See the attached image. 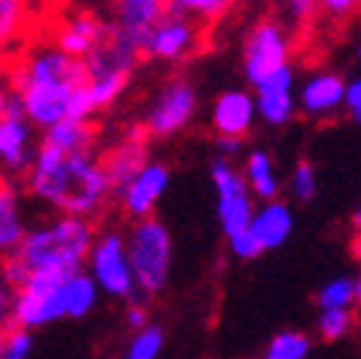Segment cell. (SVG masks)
<instances>
[{
    "label": "cell",
    "mask_w": 361,
    "mask_h": 359,
    "mask_svg": "<svg viewBox=\"0 0 361 359\" xmlns=\"http://www.w3.org/2000/svg\"><path fill=\"white\" fill-rule=\"evenodd\" d=\"M40 141L63 153H98V126L92 118H61L40 129Z\"/></svg>",
    "instance_id": "19"
},
{
    "label": "cell",
    "mask_w": 361,
    "mask_h": 359,
    "mask_svg": "<svg viewBox=\"0 0 361 359\" xmlns=\"http://www.w3.org/2000/svg\"><path fill=\"white\" fill-rule=\"evenodd\" d=\"M290 52H293V40L284 23L269 18L258 20L244 37V55H241L244 78L255 86L264 75L279 69L281 64H290Z\"/></svg>",
    "instance_id": "9"
},
{
    "label": "cell",
    "mask_w": 361,
    "mask_h": 359,
    "mask_svg": "<svg viewBox=\"0 0 361 359\" xmlns=\"http://www.w3.org/2000/svg\"><path fill=\"white\" fill-rule=\"evenodd\" d=\"M0 69H4V66H0Z\"/></svg>",
    "instance_id": "42"
},
{
    "label": "cell",
    "mask_w": 361,
    "mask_h": 359,
    "mask_svg": "<svg viewBox=\"0 0 361 359\" xmlns=\"http://www.w3.org/2000/svg\"><path fill=\"white\" fill-rule=\"evenodd\" d=\"M295 228V216L290 210V204H284L281 199H267L252 210V218L247 224V230L252 233V239L258 242V247L267 250H276L281 247L290 233Z\"/></svg>",
    "instance_id": "16"
},
{
    "label": "cell",
    "mask_w": 361,
    "mask_h": 359,
    "mask_svg": "<svg viewBox=\"0 0 361 359\" xmlns=\"http://www.w3.org/2000/svg\"><path fill=\"white\" fill-rule=\"evenodd\" d=\"M235 6V0H169V9L195 18L201 26L215 23Z\"/></svg>",
    "instance_id": "26"
},
{
    "label": "cell",
    "mask_w": 361,
    "mask_h": 359,
    "mask_svg": "<svg viewBox=\"0 0 361 359\" xmlns=\"http://www.w3.org/2000/svg\"><path fill=\"white\" fill-rule=\"evenodd\" d=\"M204 43L201 23L184 12L166 9L141 37V55L158 64H180L195 55Z\"/></svg>",
    "instance_id": "7"
},
{
    "label": "cell",
    "mask_w": 361,
    "mask_h": 359,
    "mask_svg": "<svg viewBox=\"0 0 361 359\" xmlns=\"http://www.w3.org/2000/svg\"><path fill=\"white\" fill-rule=\"evenodd\" d=\"M255 95L247 89H227L212 101L209 110V124L215 129V136H235L247 139L255 126Z\"/></svg>",
    "instance_id": "14"
},
{
    "label": "cell",
    "mask_w": 361,
    "mask_h": 359,
    "mask_svg": "<svg viewBox=\"0 0 361 359\" xmlns=\"http://www.w3.org/2000/svg\"><path fill=\"white\" fill-rule=\"evenodd\" d=\"M198 115V93L187 78H169L152 95L144 112V132L149 139H172L184 132Z\"/></svg>",
    "instance_id": "6"
},
{
    "label": "cell",
    "mask_w": 361,
    "mask_h": 359,
    "mask_svg": "<svg viewBox=\"0 0 361 359\" xmlns=\"http://www.w3.org/2000/svg\"><path fill=\"white\" fill-rule=\"evenodd\" d=\"M106 35H109V23L101 20L98 15H92V12H72V15H66L58 23L52 40L58 43L63 52L86 58Z\"/></svg>",
    "instance_id": "17"
},
{
    "label": "cell",
    "mask_w": 361,
    "mask_h": 359,
    "mask_svg": "<svg viewBox=\"0 0 361 359\" xmlns=\"http://www.w3.org/2000/svg\"><path fill=\"white\" fill-rule=\"evenodd\" d=\"M95 239L92 218L55 213L52 218H43L29 224L23 239L12 253L0 259L4 273L18 288L29 273H72L83 267L86 250Z\"/></svg>",
    "instance_id": "3"
},
{
    "label": "cell",
    "mask_w": 361,
    "mask_h": 359,
    "mask_svg": "<svg viewBox=\"0 0 361 359\" xmlns=\"http://www.w3.org/2000/svg\"><path fill=\"white\" fill-rule=\"evenodd\" d=\"M35 351V336L29 328H20V325H9L6 334H4V353L6 359H26L32 356Z\"/></svg>",
    "instance_id": "29"
},
{
    "label": "cell",
    "mask_w": 361,
    "mask_h": 359,
    "mask_svg": "<svg viewBox=\"0 0 361 359\" xmlns=\"http://www.w3.org/2000/svg\"><path fill=\"white\" fill-rule=\"evenodd\" d=\"M315 187H319V182H315V167L310 161H298L293 167V178H290L293 199L295 201H310L315 196Z\"/></svg>",
    "instance_id": "30"
},
{
    "label": "cell",
    "mask_w": 361,
    "mask_h": 359,
    "mask_svg": "<svg viewBox=\"0 0 361 359\" xmlns=\"http://www.w3.org/2000/svg\"><path fill=\"white\" fill-rule=\"evenodd\" d=\"M12 296H15V285L9 282V276L4 273V264H0V331L12 325Z\"/></svg>",
    "instance_id": "33"
},
{
    "label": "cell",
    "mask_w": 361,
    "mask_h": 359,
    "mask_svg": "<svg viewBox=\"0 0 361 359\" xmlns=\"http://www.w3.org/2000/svg\"><path fill=\"white\" fill-rule=\"evenodd\" d=\"M319 307H353L355 305V279L350 276H341V279H333L327 282L319 296H315Z\"/></svg>",
    "instance_id": "28"
},
{
    "label": "cell",
    "mask_w": 361,
    "mask_h": 359,
    "mask_svg": "<svg viewBox=\"0 0 361 359\" xmlns=\"http://www.w3.org/2000/svg\"><path fill=\"white\" fill-rule=\"evenodd\" d=\"M4 334H6V331H0V353H4Z\"/></svg>",
    "instance_id": "41"
},
{
    "label": "cell",
    "mask_w": 361,
    "mask_h": 359,
    "mask_svg": "<svg viewBox=\"0 0 361 359\" xmlns=\"http://www.w3.org/2000/svg\"><path fill=\"white\" fill-rule=\"evenodd\" d=\"M166 187H169V167L158 158H147V164L115 196L129 218H144V216H155V207L164 199Z\"/></svg>",
    "instance_id": "10"
},
{
    "label": "cell",
    "mask_w": 361,
    "mask_h": 359,
    "mask_svg": "<svg viewBox=\"0 0 361 359\" xmlns=\"http://www.w3.org/2000/svg\"><path fill=\"white\" fill-rule=\"evenodd\" d=\"M29 228L23 210V187L15 175L0 172V259L12 253Z\"/></svg>",
    "instance_id": "18"
},
{
    "label": "cell",
    "mask_w": 361,
    "mask_h": 359,
    "mask_svg": "<svg viewBox=\"0 0 361 359\" xmlns=\"http://www.w3.org/2000/svg\"><path fill=\"white\" fill-rule=\"evenodd\" d=\"M215 147H218V155L230 158V161H235V158L244 155V139H235V136H218L215 139Z\"/></svg>",
    "instance_id": "37"
},
{
    "label": "cell",
    "mask_w": 361,
    "mask_h": 359,
    "mask_svg": "<svg viewBox=\"0 0 361 359\" xmlns=\"http://www.w3.org/2000/svg\"><path fill=\"white\" fill-rule=\"evenodd\" d=\"M209 178L215 187V213H218V224L224 236L244 230L255 210V196L247 184L244 172L230 158L218 155L209 167Z\"/></svg>",
    "instance_id": "8"
},
{
    "label": "cell",
    "mask_w": 361,
    "mask_h": 359,
    "mask_svg": "<svg viewBox=\"0 0 361 359\" xmlns=\"http://www.w3.org/2000/svg\"><path fill=\"white\" fill-rule=\"evenodd\" d=\"M355 305H361V273L355 276Z\"/></svg>",
    "instance_id": "39"
},
{
    "label": "cell",
    "mask_w": 361,
    "mask_h": 359,
    "mask_svg": "<svg viewBox=\"0 0 361 359\" xmlns=\"http://www.w3.org/2000/svg\"><path fill=\"white\" fill-rule=\"evenodd\" d=\"M355 58H358V64H361V40H358V49H355Z\"/></svg>",
    "instance_id": "40"
},
{
    "label": "cell",
    "mask_w": 361,
    "mask_h": 359,
    "mask_svg": "<svg viewBox=\"0 0 361 359\" xmlns=\"http://www.w3.org/2000/svg\"><path fill=\"white\" fill-rule=\"evenodd\" d=\"M6 78L18 95L20 112L47 129L61 118H95L86 98V64L63 52L55 40H37L9 58Z\"/></svg>",
    "instance_id": "1"
},
{
    "label": "cell",
    "mask_w": 361,
    "mask_h": 359,
    "mask_svg": "<svg viewBox=\"0 0 361 359\" xmlns=\"http://www.w3.org/2000/svg\"><path fill=\"white\" fill-rule=\"evenodd\" d=\"M123 242L138 296L141 299L158 296L166 288L172 271V236L166 224L158 221L155 216L132 218L129 230L123 233Z\"/></svg>",
    "instance_id": "4"
},
{
    "label": "cell",
    "mask_w": 361,
    "mask_h": 359,
    "mask_svg": "<svg viewBox=\"0 0 361 359\" xmlns=\"http://www.w3.org/2000/svg\"><path fill=\"white\" fill-rule=\"evenodd\" d=\"M341 110H347L350 118L361 124V75L353 78V81H344V101H341Z\"/></svg>",
    "instance_id": "34"
},
{
    "label": "cell",
    "mask_w": 361,
    "mask_h": 359,
    "mask_svg": "<svg viewBox=\"0 0 361 359\" xmlns=\"http://www.w3.org/2000/svg\"><path fill=\"white\" fill-rule=\"evenodd\" d=\"M227 245H230V253H233L235 259H241V261L258 259V256L264 253L247 228H244V230H238V233H233V236H227Z\"/></svg>",
    "instance_id": "31"
},
{
    "label": "cell",
    "mask_w": 361,
    "mask_h": 359,
    "mask_svg": "<svg viewBox=\"0 0 361 359\" xmlns=\"http://www.w3.org/2000/svg\"><path fill=\"white\" fill-rule=\"evenodd\" d=\"M344 101V78L338 72H312L295 86V104L312 121L333 118Z\"/></svg>",
    "instance_id": "12"
},
{
    "label": "cell",
    "mask_w": 361,
    "mask_h": 359,
    "mask_svg": "<svg viewBox=\"0 0 361 359\" xmlns=\"http://www.w3.org/2000/svg\"><path fill=\"white\" fill-rule=\"evenodd\" d=\"M315 9L324 12L330 20H347L361 9V0H315Z\"/></svg>",
    "instance_id": "32"
},
{
    "label": "cell",
    "mask_w": 361,
    "mask_h": 359,
    "mask_svg": "<svg viewBox=\"0 0 361 359\" xmlns=\"http://www.w3.org/2000/svg\"><path fill=\"white\" fill-rule=\"evenodd\" d=\"M61 299H63V313L66 319H83L95 310L101 290L95 285V279L86 273V267L72 271L63 282H61Z\"/></svg>",
    "instance_id": "20"
},
{
    "label": "cell",
    "mask_w": 361,
    "mask_h": 359,
    "mask_svg": "<svg viewBox=\"0 0 361 359\" xmlns=\"http://www.w3.org/2000/svg\"><path fill=\"white\" fill-rule=\"evenodd\" d=\"M244 158V178H247V184L255 196V201H267V199H279L281 193V182H279V172H276V164L273 158H269V153L264 150H250Z\"/></svg>",
    "instance_id": "21"
},
{
    "label": "cell",
    "mask_w": 361,
    "mask_h": 359,
    "mask_svg": "<svg viewBox=\"0 0 361 359\" xmlns=\"http://www.w3.org/2000/svg\"><path fill=\"white\" fill-rule=\"evenodd\" d=\"M23 187L49 210L83 218H95L112 199L98 153H63L40 139L23 172Z\"/></svg>",
    "instance_id": "2"
},
{
    "label": "cell",
    "mask_w": 361,
    "mask_h": 359,
    "mask_svg": "<svg viewBox=\"0 0 361 359\" xmlns=\"http://www.w3.org/2000/svg\"><path fill=\"white\" fill-rule=\"evenodd\" d=\"M86 273L95 279L98 290L109 299L118 302H129L138 296L135 288V276H132V264L126 256V242L121 230H95V239L86 250L83 259Z\"/></svg>",
    "instance_id": "5"
},
{
    "label": "cell",
    "mask_w": 361,
    "mask_h": 359,
    "mask_svg": "<svg viewBox=\"0 0 361 359\" xmlns=\"http://www.w3.org/2000/svg\"><path fill=\"white\" fill-rule=\"evenodd\" d=\"M312 353V339L301 331H279L264 348L267 359H304Z\"/></svg>",
    "instance_id": "24"
},
{
    "label": "cell",
    "mask_w": 361,
    "mask_h": 359,
    "mask_svg": "<svg viewBox=\"0 0 361 359\" xmlns=\"http://www.w3.org/2000/svg\"><path fill=\"white\" fill-rule=\"evenodd\" d=\"M169 9V0H112L109 29L141 49V37Z\"/></svg>",
    "instance_id": "15"
},
{
    "label": "cell",
    "mask_w": 361,
    "mask_h": 359,
    "mask_svg": "<svg viewBox=\"0 0 361 359\" xmlns=\"http://www.w3.org/2000/svg\"><path fill=\"white\" fill-rule=\"evenodd\" d=\"M29 23V0H0V61L15 55V47Z\"/></svg>",
    "instance_id": "22"
},
{
    "label": "cell",
    "mask_w": 361,
    "mask_h": 359,
    "mask_svg": "<svg viewBox=\"0 0 361 359\" xmlns=\"http://www.w3.org/2000/svg\"><path fill=\"white\" fill-rule=\"evenodd\" d=\"M164 351V331L152 322L141 325V328H135L129 342H126V359H155L161 356Z\"/></svg>",
    "instance_id": "25"
},
{
    "label": "cell",
    "mask_w": 361,
    "mask_h": 359,
    "mask_svg": "<svg viewBox=\"0 0 361 359\" xmlns=\"http://www.w3.org/2000/svg\"><path fill=\"white\" fill-rule=\"evenodd\" d=\"M355 328L353 307H322L319 313V336L324 342H341Z\"/></svg>",
    "instance_id": "27"
},
{
    "label": "cell",
    "mask_w": 361,
    "mask_h": 359,
    "mask_svg": "<svg viewBox=\"0 0 361 359\" xmlns=\"http://www.w3.org/2000/svg\"><path fill=\"white\" fill-rule=\"evenodd\" d=\"M255 95V115L258 121L269 124V126H284L295 118L298 104H295V93H252Z\"/></svg>",
    "instance_id": "23"
},
{
    "label": "cell",
    "mask_w": 361,
    "mask_h": 359,
    "mask_svg": "<svg viewBox=\"0 0 361 359\" xmlns=\"http://www.w3.org/2000/svg\"><path fill=\"white\" fill-rule=\"evenodd\" d=\"M284 9L290 15V20L298 23V26L310 23L315 18V12H319L315 9V0H284Z\"/></svg>",
    "instance_id": "35"
},
{
    "label": "cell",
    "mask_w": 361,
    "mask_h": 359,
    "mask_svg": "<svg viewBox=\"0 0 361 359\" xmlns=\"http://www.w3.org/2000/svg\"><path fill=\"white\" fill-rule=\"evenodd\" d=\"M98 158H101V167H104V172L109 178L112 196H115L129 178L147 164V158H149V136L144 132V126H138V129L126 132L115 147H109Z\"/></svg>",
    "instance_id": "13"
},
{
    "label": "cell",
    "mask_w": 361,
    "mask_h": 359,
    "mask_svg": "<svg viewBox=\"0 0 361 359\" xmlns=\"http://www.w3.org/2000/svg\"><path fill=\"white\" fill-rule=\"evenodd\" d=\"M35 124L20 110L0 115V172L20 178L35 155Z\"/></svg>",
    "instance_id": "11"
},
{
    "label": "cell",
    "mask_w": 361,
    "mask_h": 359,
    "mask_svg": "<svg viewBox=\"0 0 361 359\" xmlns=\"http://www.w3.org/2000/svg\"><path fill=\"white\" fill-rule=\"evenodd\" d=\"M353 228H355V233L361 236V201H358V207H355V213H353Z\"/></svg>",
    "instance_id": "38"
},
{
    "label": "cell",
    "mask_w": 361,
    "mask_h": 359,
    "mask_svg": "<svg viewBox=\"0 0 361 359\" xmlns=\"http://www.w3.org/2000/svg\"><path fill=\"white\" fill-rule=\"evenodd\" d=\"M123 319H126V325H129L132 331L141 328V325H147V322H149V307H147V302H144L141 296L129 299V302H126V310H123Z\"/></svg>",
    "instance_id": "36"
}]
</instances>
